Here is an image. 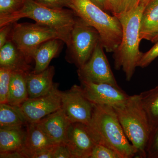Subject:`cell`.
<instances>
[{"instance_id": "6da1fadb", "label": "cell", "mask_w": 158, "mask_h": 158, "mask_svg": "<svg viewBox=\"0 0 158 158\" xmlns=\"http://www.w3.org/2000/svg\"><path fill=\"white\" fill-rule=\"evenodd\" d=\"M88 126L97 144L111 148L123 158L137 156V150L125 134L112 106L94 105Z\"/></svg>"}, {"instance_id": "7a4b0ae2", "label": "cell", "mask_w": 158, "mask_h": 158, "mask_svg": "<svg viewBox=\"0 0 158 158\" xmlns=\"http://www.w3.org/2000/svg\"><path fill=\"white\" fill-rule=\"evenodd\" d=\"M145 6L139 5L128 13L118 18L122 28L121 42L113 52L114 67L122 69L130 81L138 67L143 53L140 51V23Z\"/></svg>"}, {"instance_id": "3957f363", "label": "cell", "mask_w": 158, "mask_h": 158, "mask_svg": "<svg viewBox=\"0 0 158 158\" xmlns=\"http://www.w3.org/2000/svg\"><path fill=\"white\" fill-rule=\"evenodd\" d=\"M68 7L98 32L105 50L113 52L121 42L122 28L119 19L107 14L90 0H67Z\"/></svg>"}, {"instance_id": "277c9868", "label": "cell", "mask_w": 158, "mask_h": 158, "mask_svg": "<svg viewBox=\"0 0 158 158\" xmlns=\"http://www.w3.org/2000/svg\"><path fill=\"white\" fill-rule=\"evenodd\" d=\"M113 107L125 134L137 150V156L147 158L151 130L139 94L129 96L124 103Z\"/></svg>"}, {"instance_id": "5b68a950", "label": "cell", "mask_w": 158, "mask_h": 158, "mask_svg": "<svg viewBox=\"0 0 158 158\" xmlns=\"http://www.w3.org/2000/svg\"><path fill=\"white\" fill-rule=\"evenodd\" d=\"M77 17L71 9L50 8L35 0H25L23 7L19 11L9 15L0 16V27L27 18L34 20L37 23L70 35Z\"/></svg>"}, {"instance_id": "8992f818", "label": "cell", "mask_w": 158, "mask_h": 158, "mask_svg": "<svg viewBox=\"0 0 158 158\" xmlns=\"http://www.w3.org/2000/svg\"><path fill=\"white\" fill-rule=\"evenodd\" d=\"M59 39L68 47L70 35L48 26L37 23H13L9 40L14 43L28 63L33 59L35 50L43 43Z\"/></svg>"}, {"instance_id": "52a82bcc", "label": "cell", "mask_w": 158, "mask_h": 158, "mask_svg": "<svg viewBox=\"0 0 158 158\" xmlns=\"http://www.w3.org/2000/svg\"><path fill=\"white\" fill-rule=\"evenodd\" d=\"M100 41V36L96 29L77 17L67 47L78 68L88 62Z\"/></svg>"}, {"instance_id": "ba28073f", "label": "cell", "mask_w": 158, "mask_h": 158, "mask_svg": "<svg viewBox=\"0 0 158 158\" xmlns=\"http://www.w3.org/2000/svg\"><path fill=\"white\" fill-rule=\"evenodd\" d=\"M104 49L103 45L100 41L88 62L78 68L79 78L80 81L107 83L119 87Z\"/></svg>"}, {"instance_id": "9c48e42d", "label": "cell", "mask_w": 158, "mask_h": 158, "mask_svg": "<svg viewBox=\"0 0 158 158\" xmlns=\"http://www.w3.org/2000/svg\"><path fill=\"white\" fill-rule=\"evenodd\" d=\"M62 110L71 123L88 125L92 118L94 104L85 97L81 86L74 85L69 90L61 91Z\"/></svg>"}, {"instance_id": "30bf717a", "label": "cell", "mask_w": 158, "mask_h": 158, "mask_svg": "<svg viewBox=\"0 0 158 158\" xmlns=\"http://www.w3.org/2000/svg\"><path fill=\"white\" fill-rule=\"evenodd\" d=\"M58 87V84L54 83L48 93L36 98H29L20 106L28 123L38 122L61 109V91Z\"/></svg>"}, {"instance_id": "8fae6325", "label": "cell", "mask_w": 158, "mask_h": 158, "mask_svg": "<svg viewBox=\"0 0 158 158\" xmlns=\"http://www.w3.org/2000/svg\"><path fill=\"white\" fill-rule=\"evenodd\" d=\"M81 82L83 93L94 105L116 106L124 103L129 96L120 87L110 84Z\"/></svg>"}, {"instance_id": "7c38bea8", "label": "cell", "mask_w": 158, "mask_h": 158, "mask_svg": "<svg viewBox=\"0 0 158 158\" xmlns=\"http://www.w3.org/2000/svg\"><path fill=\"white\" fill-rule=\"evenodd\" d=\"M65 143L73 158H90L97 144L88 125L80 123H71Z\"/></svg>"}, {"instance_id": "4fadbf2b", "label": "cell", "mask_w": 158, "mask_h": 158, "mask_svg": "<svg viewBox=\"0 0 158 158\" xmlns=\"http://www.w3.org/2000/svg\"><path fill=\"white\" fill-rule=\"evenodd\" d=\"M71 123L62 108L37 122L51 141L56 144L65 143Z\"/></svg>"}, {"instance_id": "5bb4252c", "label": "cell", "mask_w": 158, "mask_h": 158, "mask_svg": "<svg viewBox=\"0 0 158 158\" xmlns=\"http://www.w3.org/2000/svg\"><path fill=\"white\" fill-rule=\"evenodd\" d=\"M25 140L20 151L26 158H33L43 150L55 145L37 123H27Z\"/></svg>"}, {"instance_id": "9a60e30c", "label": "cell", "mask_w": 158, "mask_h": 158, "mask_svg": "<svg viewBox=\"0 0 158 158\" xmlns=\"http://www.w3.org/2000/svg\"><path fill=\"white\" fill-rule=\"evenodd\" d=\"M55 73L53 66H48L39 73H29L27 78L29 98H36L48 93L54 85Z\"/></svg>"}, {"instance_id": "2e32d148", "label": "cell", "mask_w": 158, "mask_h": 158, "mask_svg": "<svg viewBox=\"0 0 158 158\" xmlns=\"http://www.w3.org/2000/svg\"><path fill=\"white\" fill-rule=\"evenodd\" d=\"M29 71L13 70L8 94L7 104L20 107L29 99L27 78Z\"/></svg>"}, {"instance_id": "e0dca14e", "label": "cell", "mask_w": 158, "mask_h": 158, "mask_svg": "<svg viewBox=\"0 0 158 158\" xmlns=\"http://www.w3.org/2000/svg\"><path fill=\"white\" fill-rule=\"evenodd\" d=\"M63 42L59 39H52L39 45L33 52L32 58L35 62L32 72L37 73L45 70L52 59L58 55Z\"/></svg>"}, {"instance_id": "ac0fdd59", "label": "cell", "mask_w": 158, "mask_h": 158, "mask_svg": "<svg viewBox=\"0 0 158 158\" xmlns=\"http://www.w3.org/2000/svg\"><path fill=\"white\" fill-rule=\"evenodd\" d=\"M158 34V0H153L146 6L141 15L140 38L152 41Z\"/></svg>"}, {"instance_id": "d6986e66", "label": "cell", "mask_w": 158, "mask_h": 158, "mask_svg": "<svg viewBox=\"0 0 158 158\" xmlns=\"http://www.w3.org/2000/svg\"><path fill=\"white\" fill-rule=\"evenodd\" d=\"M23 126L0 128V152L20 151L26 135Z\"/></svg>"}, {"instance_id": "ffe728a7", "label": "cell", "mask_w": 158, "mask_h": 158, "mask_svg": "<svg viewBox=\"0 0 158 158\" xmlns=\"http://www.w3.org/2000/svg\"><path fill=\"white\" fill-rule=\"evenodd\" d=\"M28 64L11 40L0 48V67L30 71Z\"/></svg>"}, {"instance_id": "44dd1931", "label": "cell", "mask_w": 158, "mask_h": 158, "mask_svg": "<svg viewBox=\"0 0 158 158\" xmlns=\"http://www.w3.org/2000/svg\"><path fill=\"white\" fill-rule=\"evenodd\" d=\"M139 95L148 119L152 135L158 129V85Z\"/></svg>"}, {"instance_id": "7402d4cb", "label": "cell", "mask_w": 158, "mask_h": 158, "mask_svg": "<svg viewBox=\"0 0 158 158\" xmlns=\"http://www.w3.org/2000/svg\"><path fill=\"white\" fill-rule=\"evenodd\" d=\"M27 123L20 107L0 104V128L22 126Z\"/></svg>"}, {"instance_id": "603a6c76", "label": "cell", "mask_w": 158, "mask_h": 158, "mask_svg": "<svg viewBox=\"0 0 158 158\" xmlns=\"http://www.w3.org/2000/svg\"><path fill=\"white\" fill-rule=\"evenodd\" d=\"M110 11L118 18L137 8L140 0H108Z\"/></svg>"}, {"instance_id": "cb8c5ba5", "label": "cell", "mask_w": 158, "mask_h": 158, "mask_svg": "<svg viewBox=\"0 0 158 158\" xmlns=\"http://www.w3.org/2000/svg\"><path fill=\"white\" fill-rule=\"evenodd\" d=\"M13 70L0 67V104L7 103L9 86Z\"/></svg>"}, {"instance_id": "d4e9b609", "label": "cell", "mask_w": 158, "mask_h": 158, "mask_svg": "<svg viewBox=\"0 0 158 158\" xmlns=\"http://www.w3.org/2000/svg\"><path fill=\"white\" fill-rule=\"evenodd\" d=\"M25 0H0V16L16 12L23 7Z\"/></svg>"}, {"instance_id": "484cf974", "label": "cell", "mask_w": 158, "mask_h": 158, "mask_svg": "<svg viewBox=\"0 0 158 158\" xmlns=\"http://www.w3.org/2000/svg\"><path fill=\"white\" fill-rule=\"evenodd\" d=\"M90 158H123L119 154L102 144H97L93 148Z\"/></svg>"}, {"instance_id": "4316f807", "label": "cell", "mask_w": 158, "mask_h": 158, "mask_svg": "<svg viewBox=\"0 0 158 158\" xmlns=\"http://www.w3.org/2000/svg\"><path fill=\"white\" fill-rule=\"evenodd\" d=\"M158 57V41L149 50L143 53L141 59L138 62V67L144 68L148 66Z\"/></svg>"}, {"instance_id": "83f0119b", "label": "cell", "mask_w": 158, "mask_h": 158, "mask_svg": "<svg viewBox=\"0 0 158 158\" xmlns=\"http://www.w3.org/2000/svg\"><path fill=\"white\" fill-rule=\"evenodd\" d=\"M146 153L147 158H158V129L151 135Z\"/></svg>"}, {"instance_id": "f1b7e54d", "label": "cell", "mask_w": 158, "mask_h": 158, "mask_svg": "<svg viewBox=\"0 0 158 158\" xmlns=\"http://www.w3.org/2000/svg\"><path fill=\"white\" fill-rule=\"evenodd\" d=\"M53 158H73L68 146L64 143L57 144Z\"/></svg>"}, {"instance_id": "f546056e", "label": "cell", "mask_w": 158, "mask_h": 158, "mask_svg": "<svg viewBox=\"0 0 158 158\" xmlns=\"http://www.w3.org/2000/svg\"><path fill=\"white\" fill-rule=\"evenodd\" d=\"M40 3L50 8L55 9H63L64 7H68L67 0H35Z\"/></svg>"}, {"instance_id": "4dcf8cb0", "label": "cell", "mask_w": 158, "mask_h": 158, "mask_svg": "<svg viewBox=\"0 0 158 158\" xmlns=\"http://www.w3.org/2000/svg\"><path fill=\"white\" fill-rule=\"evenodd\" d=\"M13 23L9 24L1 27L0 30V48L9 41Z\"/></svg>"}, {"instance_id": "1f68e13d", "label": "cell", "mask_w": 158, "mask_h": 158, "mask_svg": "<svg viewBox=\"0 0 158 158\" xmlns=\"http://www.w3.org/2000/svg\"><path fill=\"white\" fill-rule=\"evenodd\" d=\"M57 144H55L53 146L43 150L36 154L33 157V158H53L54 152Z\"/></svg>"}, {"instance_id": "d6a6232c", "label": "cell", "mask_w": 158, "mask_h": 158, "mask_svg": "<svg viewBox=\"0 0 158 158\" xmlns=\"http://www.w3.org/2000/svg\"><path fill=\"white\" fill-rule=\"evenodd\" d=\"M1 158H26L25 156L19 151H12L0 152Z\"/></svg>"}, {"instance_id": "836d02e7", "label": "cell", "mask_w": 158, "mask_h": 158, "mask_svg": "<svg viewBox=\"0 0 158 158\" xmlns=\"http://www.w3.org/2000/svg\"><path fill=\"white\" fill-rule=\"evenodd\" d=\"M90 1L105 11H110L108 0H90Z\"/></svg>"}, {"instance_id": "e575fe53", "label": "cell", "mask_w": 158, "mask_h": 158, "mask_svg": "<svg viewBox=\"0 0 158 158\" xmlns=\"http://www.w3.org/2000/svg\"><path fill=\"white\" fill-rule=\"evenodd\" d=\"M152 1L153 0H140V2L139 5H142V6L146 7L148 4H149L150 2Z\"/></svg>"}, {"instance_id": "d590c367", "label": "cell", "mask_w": 158, "mask_h": 158, "mask_svg": "<svg viewBox=\"0 0 158 158\" xmlns=\"http://www.w3.org/2000/svg\"><path fill=\"white\" fill-rule=\"evenodd\" d=\"M158 41V34H157L156 36L154 38H153V39L152 40V41L151 42L153 43H156L157 41Z\"/></svg>"}]
</instances>
